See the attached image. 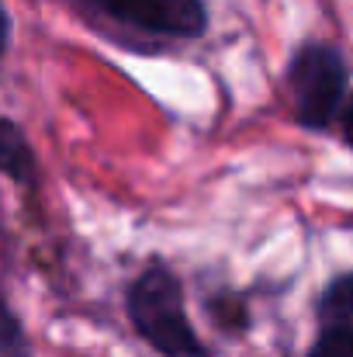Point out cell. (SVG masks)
I'll list each match as a JSON object with an SVG mask.
<instances>
[{"mask_svg":"<svg viewBox=\"0 0 353 357\" xmlns=\"http://www.w3.org/2000/svg\"><path fill=\"white\" fill-rule=\"evenodd\" d=\"M312 357H353V333L326 330V333H322V340L315 344Z\"/></svg>","mask_w":353,"mask_h":357,"instance_id":"8992f818","label":"cell"},{"mask_svg":"<svg viewBox=\"0 0 353 357\" xmlns=\"http://www.w3.org/2000/svg\"><path fill=\"white\" fill-rule=\"evenodd\" d=\"M94 3L128 24L173 38H194L208 24L201 0H94Z\"/></svg>","mask_w":353,"mask_h":357,"instance_id":"3957f363","label":"cell"},{"mask_svg":"<svg viewBox=\"0 0 353 357\" xmlns=\"http://www.w3.org/2000/svg\"><path fill=\"white\" fill-rule=\"evenodd\" d=\"M0 163H3V170L14 181L28 184V177H31V153H28V142L21 139V132L14 128V121H3V128H0Z\"/></svg>","mask_w":353,"mask_h":357,"instance_id":"5b68a950","label":"cell"},{"mask_svg":"<svg viewBox=\"0 0 353 357\" xmlns=\"http://www.w3.org/2000/svg\"><path fill=\"white\" fill-rule=\"evenodd\" d=\"M288 80H291V91H295L298 119L308 128H326L336 115L340 101H343L347 63L333 45L312 42L295 56Z\"/></svg>","mask_w":353,"mask_h":357,"instance_id":"7a4b0ae2","label":"cell"},{"mask_svg":"<svg viewBox=\"0 0 353 357\" xmlns=\"http://www.w3.org/2000/svg\"><path fill=\"white\" fill-rule=\"evenodd\" d=\"M340 125H343V139L353 146V94L347 98V105H343V112H340Z\"/></svg>","mask_w":353,"mask_h":357,"instance_id":"52a82bcc","label":"cell"},{"mask_svg":"<svg viewBox=\"0 0 353 357\" xmlns=\"http://www.w3.org/2000/svg\"><path fill=\"white\" fill-rule=\"evenodd\" d=\"M128 316L139 330L142 340H149L159 354L166 357H198L201 344L194 330L187 326L184 302H180V284L170 271L152 267L146 271L128 295Z\"/></svg>","mask_w":353,"mask_h":357,"instance_id":"6da1fadb","label":"cell"},{"mask_svg":"<svg viewBox=\"0 0 353 357\" xmlns=\"http://www.w3.org/2000/svg\"><path fill=\"white\" fill-rule=\"evenodd\" d=\"M319 316H322V326H326V330L353 333V274L336 278V281L326 288L322 305H319Z\"/></svg>","mask_w":353,"mask_h":357,"instance_id":"277c9868","label":"cell"}]
</instances>
